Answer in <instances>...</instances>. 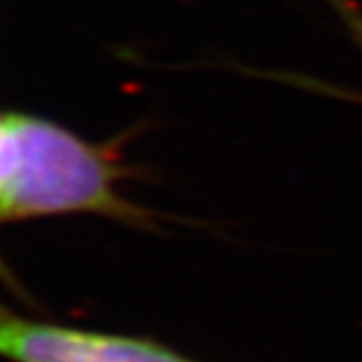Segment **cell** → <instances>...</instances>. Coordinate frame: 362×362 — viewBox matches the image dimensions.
Here are the masks:
<instances>
[{
	"label": "cell",
	"mask_w": 362,
	"mask_h": 362,
	"mask_svg": "<svg viewBox=\"0 0 362 362\" xmlns=\"http://www.w3.org/2000/svg\"><path fill=\"white\" fill-rule=\"evenodd\" d=\"M332 5L336 7V11L341 13L345 27L349 29V33L354 35L356 44L362 50V13L351 3H347V0H332Z\"/></svg>",
	"instance_id": "obj_3"
},
{
	"label": "cell",
	"mask_w": 362,
	"mask_h": 362,
	"mask_svg": "<svg viewBox=\"0 0 362 362\" xmlns=\"http://www.w3.org/2000/svg\"><path fill=\"white\" fill-rule=\"evenodd\" d=\"M5 120H7V114L0 112V138H3V132H5Z\"/></svg>",
	"instance_id": "obj_4"
},
{
	"label": "cell",
	"mask_w": 362,
	"mask_h": 362,
	"mask_svg": "<svg viewBox=\"0 0 362 362\" xmlns=\"http://www.w3.org/2000/svg\"><path fill=\"white\" fill-rule=\"evenodd\" d=\"M114 155L70 129L31 114H7L0 138V223L96 214L151 227L153 216L122 194Z\"/></svg>",
	"instance_id": "obj_1"
},
{
	"label": "cell",
	"mask_w": 362,
	"mask_h": 362,
	"mask_svg": "<svg viewBox=\"0 0 362 362\" xmlns=\"http://www.w3.org/2000/svg\"><path fill=\"white\" fill-rule=\"evenodd\" d=\"M0 358L9 362H192L140 336L81 329L0 310Z\"/></svg>",
	"instance_id": "obj_2"
}]
</instances>
